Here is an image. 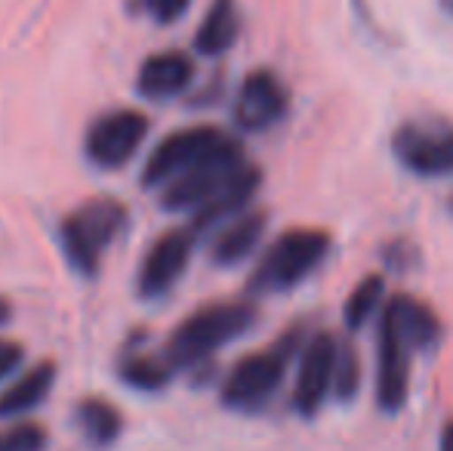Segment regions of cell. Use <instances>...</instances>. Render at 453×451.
<instances>
[{
  "label": "cell",
  "mask_w": 453,
  "mask_h": 451,
  "mask_svg": "<svg viewBox=\"0 0 453 451\" xmlns=\"http://www.w3.org/2000/svg\"><path fill=\"white\" fill-rule=\"evenodd\" d=\"M118 377L124 380L127 386H133V390L155 393L170 384L173 368H170V362L164 359V355L155 359V355H149V353H127L118 368Z\"/></svg>",
  "instance_id": "cell-20"
},
{
  "label": "cell",
  "mask_w": 453,
  "mask_h": 451,
  "mask_svg": "<svg viewBox=\"0 0 453 451\" xmlns=\"http://www.w3.org/2000/svg\"><path fill=\"white\" fill-rule=\"evenodd\" d=\"M241 35V12L234 0H213L195 35V50L203 56H222Z\"/></svg>",
  "instance_id": "cell-19"
},
{
  "label": "cell",
  "mask_w": 453,
  "mask_h": 451,
  "mask_svg": "<svg viewBox=\"0 0 453 451\" xmlns=\"http://www.w3.org/2000/svg\"><path fill=\"white\" fill-rule=\"evenodd\" d=\"M130 223V214L114 198H90L74 207L59 226L62 253L78 276L93 278L102 269L108 247Z\"/></svg>",
  "instance_id": "cell-2"
},
{
  "label": "cell",
  "mask_w": 453,
  "mask_h": 451,
  "mask_svg": "<svg viewBox=\"0 0 453 451\" xmlns=\"http://www.w3.org/2000/svg\"><path fill=\"white\" fill-rule=\"evenodd\" d=\"M149 136V118L136 109H111L90 124L84 136V155L93 167L118 170L133 161Z\"/></svg>",
  "instance_id": "cell-8"
},
{
  "label": "cell",
  "mask_w": 453,
  "mask_h": 451,
  "mask_svg": "<svg viewBox=\"0 0 453 451\" xmlns=\"http://www.w3.org/2000/svg\"><path fill=\"white\" fill-rule=\"evenodd\" d=\"M22 359H25V349H22V343L0 338V380H6V377H10V374L16 371L19 365H22Z\"/></svg>",
  "instance_id": "cell-25"
},
{
  "label": "cell",
  "mask_w": 453,
  "mask_h": 451,
  "mask_svg": "<svg viewBox=\"0 0 453 451\" xmlns=\"http://www.w3.org/2000/svg\"><path fill=\"white\" fill-rule=\"evenodd\" d=\"M228 139H232V133L219 130V127H210V124L185 127V130L170 133V136L161 139V143L155 145V152L149 155L139 183H142L145 189L170 186V183L180 180L182 174H188L191 167L207 161L213 152H219Z\"/></svg>",
  "instance_id": "cell-6"
},
{
  "label": "cell",
  "mask_w": 453,
  "mask_h": 451,
  "mask_svg": "<svg viewBox=\"0 0 453 451\" xmlns=\"http://www.w3.org/2000/svg\"><path fill=\"white\" fill-rule=\"evenodd\" d=\"M257 322V309L247 300H226V303H210L191 313L188 319L180 322L173 334H170L167 346H164V359L170 362L173 371L182 368H195L207 362L216 349L226 343L238 340L247 334Z\"/></svg>",
  "instance_id": "cell-1"
},
{
  "label": "cell",
  "mask_w": 453,
  "mask_h": 451,
  "mask_svg": "<svg viewBox=\"0 0 453 451\" xmlns=\"http://www.w3.org/2000/svg\"><path fill=\"white\" fill-rule=\"evenodd\" d=\"M195 238L197 235L191 229H173L149 247L136 272V294L142 300H161L164 294L176 288V282L182 278L185 266L191 260Z\"/></svg>",
  "instance_id": "cell-10"
},
{
  "label": "cell",
  "mask_w": 453,
  "mask_h": 451,
  "mask_svg": "<svg viewBox=\"0 0 453 451\" xmlns=\"http://www.w3.org/2000/svg\"><path fill=\"white\" fill-rule=\"evenodd\" d=\"M47 448V430L37 424L19 421L0 430V451H43Z\"/></svg>",
  "instance_id": "cell-23"
},
{
  "label": "cell",
  "mask_w": 453,
  "mask_h": 451,
  "mask_svg": "<svg viewBox=\"0 0 453 451\" xmlns=\"http://www.w3.org/2000/svg\"><path fill=\"white\" fill-rule=\"evenodd\" d=\"M10 315H12L10 300H4V297H0V325H6V322H10Z\"/></svg>",
  "instance_id": "cell-27"
},
{
  "label": "cell",
  "mask_w": 453,
  "mask_h": 451,
  "mask_svg": "<svg viewBox=\"0 0 453 451\" xmlns=\"http://www.w3.org/2000/svg\"><path fill=\"white\" fill-rule=\"evenodd\" d=\"M330 251V238L321 229H290L274 238L269 251L259 257L250 276V294H284L311 276L324 263Z\"/></svg>",
  "instance_id": "cell-4"
},
{
  "label": "cell",
  "mask_w": 453,
  "mask_h": 451,
  "mask_svg": "<svg viewBox=\"0 0 453 451\" xmlns=\"http://www.w3.org/2000/svg\"><path fill=\"white\" fill-rule=\"evenodd\" d=\"M191 78H195V62L188 56L180 50H161L139 66L136 90L151 103H167V99L180 97L191 84Z\"/></svg>",
  "instance_id": "cell-13"
},
{
  "label": "cell",
  "mask_w": 453,
  "mask_h": 451,
  "mask_svg": "<svg viewBox=\"0 0 453 451\" xmlns=\"http://www.w3.org/2000/svg\"><path fill=\"white\" fill-rule=\"evenodd\" d=\"M438 4H441L444 12H450V16H453V0H438Z\"/></svg>",
  "instance_id": "cell-28"
},
{
  "label": "cell",
  "mask_w": 453,
  "mask_h": 451,
  "mask_svg": "<svg viewBox=\"0 0 453 451\" xmlns=\"http://www.w3.org/2000/svg\"><path fill=\"white\" fill-rule=\"evenodd\" d=\"M296 349H303L299 331H287L280 340L265 346L263 353L244 355L238 365L228 371L222 384V405L238 415H257L272 402L278 386L284 384V374L290 368V359Z\"/></svg>",
  "instance_id": "cell-3"
},
{
  "label": "cell",
  "mask_w": 453,
  "mask_h": 451,
  "mask_svg": "<svg viewBox=\"0 0 453 451\" xmlns=\"http://www.w3.org/2000/svg\"><path fill=\"white\" fill-rule=\"evenodd\" d=\"M361 384V365H358V355L349 343L340 340V353H336V377H334V396L349 402L355 399Z\"/></svg>",
  "instance_id": "cell-22"
},
{
  "label": "cell",
  "mask_w": 453,
  "mask_h": 451,
  "mask_svg": "<svg viewBox=\"0 0 453 451\" xmlns=\"http://www.w3.org/2000/svg\"><path fill=\"white\" fill-rule=\"evenodd\" d=\"M392 152L404 170L426 180L453 176V121L444 118H411L398 124L392 136Z\"/></svg>",
  "instance_id": "cell-5"
},
{
  "label": "cell",
  "mask_w": 453,
  "mask_h": 451,
  "mask_svg": "<svg viewBox=\"0 0 453 451\" xmlns=\"http://www.w3.org/2000/svg\"><path fill=\"white\" fill-rule=\"evenodd\" d=\"M74 427L90 448H108L124 433V417L108 399L84 396L74 408Z\"/></svg>",
  "instance_id": "cell-18"
},
{
  "label": "cell",
  "mask_w": 453,
  "mask_h": 451,
  "mask_svg": "<svg viewBox=\"0 0 453 451\" xmlns=\"http://www.w3.org/2000/svg\"><path fill=\"white\" fill-rule=\"evenodd\" d=\"M56 384V362H37L0 393V421H19L47 402Z\"/></svg>",
  "instance_id": "cell-16"
},
{
  "label": "cell",
  "mask_w": 453,
  "mask_h": 451,
  "mask_svg": "<svg viewBox=\"0 0 453 451\" xmlns=\"http://www.w3.org/2000/svg\"><path fill=\"white\" fill-rule=\"evenodd\" d=\"M382 294H386V284H382L380 276H367L358 288L349 294V300H346V325L352 328V331L364 328L376 315V309L386 307Z\"/></svg>",
  "instance_id": "cell-21"
},
{
  "label": "cell",
  "mask_w": 453,
  "mask_h": 451,
  "mask_svg": "<svg viewBox=\"0 0 453 451\" xmlns=\"http://www.w3.org/2000/svg\"><path fill=\"white\" fill-rule=\"evenodd\" d=\"M380 319L386 325H392L413 353H429L441 340V322H438V315L426 303L413 300L407 294L386 300Z\"/></svg>",
  "instance_id": "cell-15"
},
{
  "label": "cell",
  "mask_w": 453,
  "mask_h": 451,
  "mask_svg": "<svg viewBox=\"0 0 453 451\" xmlns=\"http://www.w3.org/2000/svg\"><path fill=\"white\" fill-rule=\"evenodd\" d=\"M188 4L191 0H133V6L157 25L180 22V19L185 16V10H188Z\"/></svg>",
  "instance_id": "cell-24"
},
{
  "label": "cell",
  "mask_w": 453,
  "mask_h": 451,
  "mask_svg": "<svg viewBox=\"0 0 453 451\" xmlns=\"http://www.w3.org/2000/svg\"><path fill=\"white\" fill-rule=\"evenodd\" d=\"M265 211H244L241 217H234L232 223H226L216 232L213 245H210V257L216 266H238L241 260H247L259 247L265 232Z\"/></svg>",
  "instance_id": "cell-17"
},
{
  "label": "cell",
  "mask_w": 453,
  "mask_h": 451,
  "mask_svg": "<svg viewBox=\"0 0 453 451\" xmlns=\"http://www.w3.org/2000/svg\"><path fill=\"white\" fill-rule=\"evenodd\" d=\"M438 451H453V421L441 430V442H438Z\"/></svg>",
  "instance_id": "cell-26"
},
{
  "label": "cell",
  "mask_w": 453,
  "mask_h": 451,
  "mask_svg": "<svg viewBox=\"0 0 453 451\" xmlns=\"http://www.w3.org/2000/svg\"><path fill=\"white\" fill-rule=\"evenodd\" d=\"M336 353H340V340L327 331L311 334L303 343V359H299L296 386H293V408L303 417H315L334 393Z\"/></svg>",
  "instance_id": "cell-9"
},
{
  "label": "cell",
  "mask_w": 453,
  "mask_h": 451,
  "mask_svg": "<svg viewBox=\"0 0 453 451\" xmlns=\"http://www.w3.org/2000/svg\"><path fill=\"white\" fill-rule=\"evenodd\" d=\"M259 183H263L259 167L257 164H247L216 198H210L201 211L191 214V232L201 235L207 229H222L226 223H232L234 217H241L247 211V205L253 201V195L259 192Z\"/></svg>",
  "instance_id": "cell-14"
},
{
  "label": "cell",
  "mask_w": 453,
  "mask_h": 451,
  "mask_svg": "<svg viewBox=\"0 0 453 451\" xmlns=\"http://www.w3.org/2000/svg\"><path fill=\"white\" fill-rule=\"evenodd\" d=\"M287 105H290V93L284 81L269 68H257L244 78L234 99V124L247 133H263L284 118Z\"/></svg>",
  "instance_id": "cell-12"
},
{
  "label": "cell",
  "mask_w": 453,
  "mask_h": 451,
  "mask_svg": "<svg viewBox=\"0 0 453 451\" xmlns=\"http://www.w3.org/2000/svg\"><path fill=\"white\" fill-rule=\"evenodd\" d=\"M450 214H453V198H450Z\"/></svg>",
  "instance_id": "cell-29"
},
{
  "label": "cell",
  "mask_w": 453,
  "mask_h": 451,
  "mask_svg": "<svg viewBox=\"0 0 453 451\" xmlns=\"http://www.w3.org/2000/svg\"><path fill=\"white\" fill-rule=\"evenodd\" d=\"M244 149H241L238 139H228L219 152L201 161L197 167H191L188 174H182L180 180H173L170 186L161 189V207L164 211H201L210 198L222 192L241 170L247 167Z\"/></svg>",
  "instance_id": "cell-7"
},
{
  "label": "cell",
  "mask_w": 453,
  "mask_h": 451,
  "mask_svg": "<svg viewBox=\"0 0 453 451\" xmlns=\"http://www.w3.org/2000/svg\"><path fill=\"white\" fill-rule=\"evenodd\" d=\"M376 346H380L376 349V405L386 415H398L411 396V362L417 353L382 319Z\"/></svg>",
  "instance_id": "cell-11"
}]
</instances>
